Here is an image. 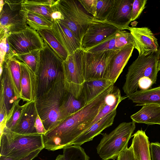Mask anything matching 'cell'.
<instances>
[{"mask_svg": "<svg viewBox=\"0 0 160 160\" xmlns=\"http://www.w3.org/2000/svg\"><path fill=\"white\" fill-rule=\"evenodd\" d=\"M134 48L132 45L126 46L112 57L107 68L106 79L114 84L116 82L131 56Z\"/></svg>", "mask_w": 160, "mask_h": 160, "instance_id": "obj_15", "label": "cell"}, {"mask_svg": "<svg viewBox=\"0 0 160 160\" xmlns=\"http://www.w3.org/2000/svg\"><path fill=\"white\" fill-rule=\"evenodd\" d=\"M135 159L132 148L131 146L120 153L117 160H135Z\"/></svg>", "mask_w": 160, "mask_h": 160, "instance_id": "obj_39", "label": "cell"}, {"mask_svg": "<svg viewBox=\"0 0 160 160\" xmlns=\"http://www.w3.org/2000/svg\"><path fill=\"white\" fill-rule=\"evenodd\" d=\"M35 127L38 133L44 134L47 132L38 114L35 122Z\"/></svg>", "mask_w": 160, "mask_h": 160, "instance_id": "obj_42", "label": "cell"}, {"mask_svg": "<svg viewBox=\"0 0 160 160\" xmlns=\"http://www.w3.org/2000/svg\"><path fill=\"white\" fill-rule=\"evenodd\" d=\"M113 84L109 80L106 78L85 82L80 97L86 105L103 91Z\"/></svg>", "mask_w": 160, "mask_h": 160, "instance_id": "obj_24", "label": "cell"}, {"mask_svg": "<svg viewBox=\"0 0 160 160\" xmlns=\"http://www.w3.org/2000/svg\"><path fill=\"white\" fill-rule=\"evenodd\" d=\"M8 35L6 34L0 37V66H2L4 62L7 61L15 55L9 44L8 40Z\"/></svg>", "mask_w": 160, "mask_h": 160, "instance_id": "obj_34", "label": "cell"}, {"mask_svg": "<svg viewBox=\"0 0 160 160\" xmlns=\"http://www.w3.org/2000/svg\"><path fill=\"white\" fill-rule=\"evenodd\" d=\"M55 160H65L63 155V154L59 155L57 156Z\"/></svg>", "mask_w": 160, "mask_h": 160, "instance_id": "obj_44", "label": "cell"}, {"mask_svg": "<svg viewBox=\"0 0 160 160\" xmlns=\"http://www.w3.org/2000/svg\"><path fill=\"white\" fill-rule=\"evenodd\" d=\"M153 85L151 79L146 77L141 78L139 80L138 82V87L141 90H146L151 89Z\"/></svg>", "mask_w": 160, "mask_h": 160, "instance_id": "obj_40", "label": "cell"}, {"mask_svg": "<svg viewBox=\"0 0 160 160\" xmlns=\"http://www.w3.org/2000/svg\"><path fill=\"white\" fill-rule=\"evenodd\" d=\"M120 50L94 52L84 51L83 70L85 82L105 78L108 63Z\"/></svg>", "mask_w": 160, "mask_h": 160, "instance_id": "obj_10", "label": "cell"}, {"mask_svg": "<svg viewBox=\"0 0 160 160\" xmlns=\"http://www.w3.org/2000/svg\"><path fill=\"white\" fill-rule=\"evenodd\" d=\"M37 32L43 41L48 45L63 61L67 58L69 56L68 53L55 37L52 29H45Z\"/></svg>", "mask_w": 160, "mask_h": 160, "instance_id": "obj_28", "label": "cell"}, {"mask_svg": "<svg viewBox=\"0 0 160 160\" xmlns=\"http://www.w3.org/2000/svg\"><path fill=\"white\" fill-rule=\"evenodd\" d=\"M114 0H98L96 16L95 18L105 21L113 4Z\"/></svg>", "mask_w": 160, "mask_h": 160, "instance_id": "obj_33", "label": "cell"}, {"mask_svg": "<svg viewBox=\"0 0 160 160\" xmlns=\"http://www.w3.org/2000/svg\"></svg>", "mask_w": 160, "mask_h": 160, "instance_id": "obj_48", "label": "cell"}, {"mask_svg": "<svg viewBox=\"0 0 160 160\" xmlns=\"http://www.w3.org/2000/svg\"><path fill=\"white\" fill-rule=\"evenodd\" d=\"M66 90L62 73L49 89L37 98L35 101L38 115L47 132L53 129L63 120L60 108Z\"/></svg>", "mask_w": 160, "mask_h": 160, "instance_id": "obj_2", "label": "cell"}, {"mask_svg": "<svg viewBox=\"0 0 160 160\" xmlns=\"http://www.w3.org/2000/svg\"><path fill=\"white\" fill-rule=\"evenodd\" d=\"M128 45H132L134 47L132 37L130 32L121 30L105 41L85 51L94 52L117 50Z\"/></svg>", "mask_w": 160, "mask_h": 160, "instance_id": "obj_18", "label": "cell"}, {"mask_svg": "<svg viewBox=\"0 0 160 160\" xmlns=\"http://www.w3.org/2000/svg\"><path fill=\"white\" fill-rule=\"evenodd\" d=\"M8 40L15 56L40 50L44 46V41L38 32L28 26L22 31L9 34Z\"/></svg>", "mask_w": 160, "mask_h": 160, "instance_id": "obj_11", "label": "cell"}, {"mask_svg": "<svg viewBox=\"0 0 160 160\" xmlns=\"http://www.w3.org/2000/svg\"><path fill=\"white\" fill-rule=\"evenodd\" d=\"M26 18L28 26L37 31L52 29L53 22L38 14L26 11Z\"/></svg>", "mask_w": 160, "mask_h": 160, "instance_id": "obj_30", "label": "cell"}, {"mask_svg": "<svg viewBox=\"0 0 160 160\" xmlns=\"http://www.w3.org/2000/svg\"><path fill=\"white\" fill-rule=\"evenodd\" d=\"M52 30L69 55L72 54L78 50L82 49L80 42L72 32L58 20H53Z\"/></svg>", "mask_w": 160, "mask_h": 160, "instance_id": "obj_19", "label": "cell"}, {"mask_svg": "<svg viewBox=\"0 0 160 160\" xmlns=\"http://www.w3.org/2000/svg\"><path fill=\"white\" fill-rule=\"evenodd\" d=\"M85 10L89 13L96 17L98 0H79Z\"/></svg>", "mask_w": 160, "mask_h": 160, "instance_id": "obj_37", "label": "cell"}, {"mask_svg": "<svg viewBox=\"0 0 160 160\" xmlns=\"http://www.w3.org/2000/svg\"><path fill=\"white\" fill-rule=\"evenodd\" d=\"M0 138V156L19 159L44 148L42 134H20L5 127Z\"/></svg>", "mask_w": 160, "mask_h": 160, "instance_id": "obj_3", "label": "cell"}, {"mask_svg": "<svg viewBox=\"0 0 160 160\" xmlns=\"http://www.w3.org/2000/svg\"></svg>", "mask_w": 160, "mask_h": 160, "instance_id": "obj_47", "label": "cell"}, {"mask_svg": "<svg viewBox=\"0 0 160 160\" xmlns=\"http://www.w3.org/2000/svg\"><path fill=\"white\" fill-rule=\"evenodd\" d=\"M114 84L53 129L42 134L44 148L55 151L72 145V143L86 130L88 124L104 106L105 98L113 89Z\"/></svg>", "mask_w": 160, "mask_h": 160, "instance_id": "obj_1", "label": "cell"}, {"mask_svg": "<svg viewBox=\"0 0 160 160\" xmlns=\"http://www.w3.org/2000/svg\"><path fill=\"white\" fill-rule=\"evenodd\" d=\"M135 160H138L135 159Z\"/></svg>", "mask_w": 160, "mask_h": 160, "instance_id": "obj_46", "label": "cell"}, {"mask_svg": "<svg viewBox=\"0 0 160 160\" xmlns=\"http://www.w3.org/2000/svg\"><path fill=\"white\" fill-rule=\"evenodd\" d=\"M136 106L147 104L160 106V86L146 90H137L127 97Z\"/></svg>", "mask_w": 160, "mask_h": 160, "instance_id": "obj_26", "label": "cell"}, {"mask_svg": "<svg viewBox=\"0 0 160 160\" xmlns=\"http://www.w3.org/2000/svg\"><path fill=\"white\" fill-rule=\"evenodd\" d=\"M20 62L21 68L20 99L26 102L35 101L37 98L36 75L25 64Z\"/></svg>", "mask_w": 160, "mask_h": 160, "instance_id": "obj_17", "label": "cell"}, {"mask_svg": "<svg viewBox=\"0 0 160 160\" xmlns=\"http://www.w3.org/2000/svg\"><path fill=\"white\" fill-rule=\"evenodd\" d=\"M135 123L133 121L123 122L109 134H102L97 150L103 160H115L128 148V141L136 128Z\"/></svg>", "mask_w": 160, "mask_h": 160, "instance_id": "obj_7", "label": "cell"}, {"mask_svg": "<svg viewBox=\"0 0 160 160\" xmlns=\"http://www.w3.org/2000/svg\"><path fill=\"white\" fill-rule=\"evenodd\" d=\"M130 118L135 123L160 125V106L155 104L143 105L138 111L132 115Z\"/></svg>", "mask_w": 160, "mask_h": 160, "instance_id": "obj_23", "label": "cell"}, {"mask_svg": "<svg viewBox=\"0 0 160 160\" xmlns=\"http://www.w3.org/2000/svg\"><path fill=\"white\" fill-rule=\"evenodd\" d=\"M134 0H114L106 22L121 30L128 29Z\"/></svg>", "mask_w": 160, "mask_h": 160, "instance_id": "obj_14", "label": "cell"}, {"mask_svg": "<svg viewBox=\"0 0 160 160\" xmlns=\"http://www.w3.org/2000/svg\"><path fill=\"white\" fill-rule=\"evenodd\" d=\"M65 160H89V158L80 146L72 145L63 149Z\"/></svg>", "mask_w": 160, "mask_h": 160, "instance_id": "obj_32", "label": "cell"}, {"mask_svg": "<svg viewBox=\"0 0 160 160\" xmlns=\"http://www.w3.org/2000/svg\"><path fill=\"white\" fill-rule=\"evenodd\" d=\"M116 113V109L93 124L79 136L72 145L80 146L85 142L92 140L103 130L112 124Z\"/></svg>", "mask_w": 160, "mask_h": 160, "instance_id": "obj_20", "label": "cell"}, {"mask_svg": "<svg viewBox=\"0 0 160 160\" xmlns=\"http://www.w3.org/2000/svg\"><path fill=\"white\" fill-rule=\"evenodd\" d=\"M147 0H134L131 14V21H133L140 15L145 8Z\"/></svg>", "mask_w": 160, "mask_h": 160, "instance_id": "obj_36", "label": "cell"}, {"mask_svg": "<svg viewBox=\"0 0 160 160\" xmlns=\"http://www.w3.org/2000/svg\"><path fill=\"white\" fill-rule=\"evenodd\" d=\"M44 42V47L39 51L36 75L37 98L48 91L56 79L63 73V61L46 42Z\"/></svg>", "mask_w": 160, "mask_h": 160, "instance_id": "obj_5", "label": "cell"}, {"mask_svg": "<svg viewBox=\"0 0 160 160\" xmlns=\"http://www.w3.org/2000/svg\"><path fill=\"white\" fill-rule=\"evenodd\" d=\"M86 105L81 98L77 99L66 90L60 108L62 119L64 120L78 111Z\"/></svg>", "mask_w": 160, "mask_h": 160, "instance_id": "obj_27", "label": "cell"}, {"mask_svg": "<svg viewBox=\"0 0 160 160\" xmlns=\"http://www.w3.org/2000/svg\"><path fill=\"white\" fill-rule=\"evenodd\" d=\"M6 62L15 95L18 98L20 99L21 92L20 62L14 57Z\"/></svg>", "mask_w": 160, "mask_h": 160, "instance_id": "obj_29", "label": "cell"}, {"mask_svg": "<svg viewBox=\"0 0 160 160\" xmlns=\"http://www.w3.org/2000/svg\"><path fill=\"white\" fill-rule=\"evenodd\" d=\"M134 40V48L139 55H147L157 51L159 48L158 39L148 28L130 27L128 29Z\"/></svg>", "mask_w": 160, "mask_h": 160, "instance_id": "obj_13", "label": "cell"}, {"mask_svg": "<svg viewBox=\"0 0 160 160\" xmlns=\"http://www.w3.org/2000/svg\"><path fill=\"white\" fill-rule=\"evenodd\" d=\"M160 46L158 50L147 55H138L128 68L122 90L127 97L138 90L139 80L146 77L156 83L159 71Z\"/></svg>", "mask_w": 160, "mask_h": 160, "instance_id": "obj_4", "label": "cell"}, {"mask_svg": "<svg viewBox=\"0 0 160 160\" xmlns=\"http://www.w3.org/2000/svg\"><path fill=\"white\" fill-rule=\"evenodd\" d=\"M57 6L63 17L58 20L68 28L81 44L94 17L85 10L79 0H59Z\"/></svg>", "mask_w": 160, "mask_h": 160, "instance_id": "obj_6", "label": "cell"}, {"mask_svg": "<svg viewBox=\"0 0 160 160\" xmlns=\"http://www.w3.org/2000/svg\"><path fill=\"white\" fill-rule=\"evenodd\" d=\"M52 18L53 20H59L63 18V16L60 12L58 10L54 12L52 15Z\"/></svg>", "mask_w": 160, "mask_h": 160, "instance_id": "obj_43", "label": "cell"}, {"mask_svg": "<svg viewBox=\"0 0 160 160\" xmlns=\"http://www.w3.org/2000/svg\"><path fill=\"white\" fill-rule=\"evenodd\" d=\"M59 0H22V4L26 10L41 15L53 22L52 15L58 10Z\"/></svg>", "mask_w": 160, "mask_h": 160, "instance_id": "obj_22", "label": "cell"}, {"mask_svg": "<svg viewBox=\"0 0 160 160\" xmlns=\"http://www.w3.org/2000/svg\"><path fill=\"white\" fill-rule=\"evenodd\" d=\"M0 66L2 67V71L0 75V104L4 105L8 116L11 110L21 99L18 98L15 95L6 62H4Z\"/></svg>", "mask_w": 160, "mask_h": 160, "instance_id": "obj_16", "label": "cell"}, {"mask_svg": "<svg viewBox=\"0 0 160 160\" xmlns=\"http://www.w3.org/2000/svg\"><path fill=\"white\" fill-rule=\"evenodd\" d=\"M84 51L78 50L63 62L64 84L66 89L77 99L80 97L85 81L83 70Z\"/></svg>", "mask_w": 160, "mask_h": 160, "instance_id": "obj_9", "label": "cell"}, {"mask_svg": "<svg viewBox=\"0 0 160 160\" xmlns=\"http://www.w3.org/2000/svg\"><path fill=\"white\" fill-rule=\"evenodd\" d=\"M38 115L35 101L28 102L17 125L12 131L22 134L37 133L35 122Z\"/></svg>", "mask_w": 160, "mask_h": 160, "instance_id": "obj_21", "label": "cell"}, {"mask_svg": "<svg viewBox=\"0 0 160 160\" xmlns=\"http://www.w3.org/2000/svg\"><path fill=\"white\" fill-rule=\"evenodd\" d=\"M158 70L159 71L160 70V61L158 65Z\"/></svg>", "mask_w": 160, "mask_h": 160, "instance_id": "obj_45", "label": "cell"}, {"mask_svg": "<svg viewBox=\"0 0 160 160\" xmlns=\"http://www.w3.org/2000/svg\"><path fill=\"white\" fill-rule=\"evenodd\" d=\"M22 1H0V37L6 34L22 31L27 28L26 11L22 7Z\"/></svg>", "mask_w": 160, "mask_h": 160, "instance_id": "obj_8", "label": "cell"}, {"mask_svg": "<svg viewBox=\"0 0 160 160\" xmlns=\"http://www.w3.org/2000/svg\"><path fill=\"white\" fill-rule=\"evenodd\" d=\"M149 147L151 160H160V143L152 142Z\"/></svg>", "mask_w": 160, "mask_h": 160, "instance_id": "obj_38", "label": "cell"}, {"mask_svg": "<svg viewBox=\"0 0 160 160\" xmlns=\"http://www.w3.org/2000/svg\"><path fill=\"white\" fill-rule=\"evenodd\" d=\"M42 149H40L34 151L25 157L18 159H13L6 157L0 156V160H32L38 155Z\"/></svg>", "mask_w": 160, "mask_h": 160, "instance_id": "obj_41", "label": "cell"}, {"mask_svg": "<svg viewBox=\"0 0 160 160\" xmlns=\"http://www.w3.org/2000/svg\"><path fill=\"white\" fill-rule=\"evenodd\" d=\"M133 136L131 146L135 158L138 160H151L150 143L145 132L139 130Z\"/></svg>", "mask_w": 160, "mask_h": 160, "instance_id": "obj_25", "label": "cell"}, {"mask_svg": "<svg viewBox=\"0 0 160 160\" xmlns=\"http://www.w3.org/2000/svg\"><path fill=\"white\" fill-rule=\"evenodd\" d=\"M19 102L16 105L11 117L7 121L5 127L12 131L14 130L17 125L28 102H26L22 106L19 105Z\"/></svg>", "mask_w": 160, "mask_h": 160, "instance_id": "obj_35", "label": "cell"}, {"mask_svg": "<svg viewBox=\"0 0 160 160\" xmlns=\"http://www.w3.org/2000/svg\"><path fill=\"white\" fill-rule=\"evenodd\" d=\"M120 30L106 21L94 18L83 37L81 48L86 51L105 41Z\"/></svg>", "mask_w": 160, "mask_h": 160, "instance_id": "obj_12", "label": "cell"}, {"mask_svg": "<svg viewBox=\"0 0 160 160\" xmlns=\"http://www.w3.org/2000/svg\"><path fill=\"white\" fill-rule=\"evenodd\" d=\"M40 50H34L27 53L16 55L13 57L25 64L36 75Z\"/></svg>", "mask_w": 160, "mask_h": 160, "instance_id": "obj_31", "label": "cell"}]
</instances>
